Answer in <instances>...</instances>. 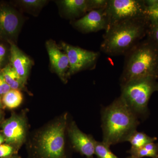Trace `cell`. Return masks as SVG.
<instances>
[{
    "instance_id": "9c48e42d",
    "label": "cell",
    "mask_w": 158,
    "mask_h": 158,
    "mask_svg": "<svg viewBox=\"0 0 158 158\" xmlns=\"http://www.w3.org/2000/svg\"><path fill=\"white\" fill-rule=\"evenodd\" d=\"M23 24V19L17 10L9 5H0V38L8 42L16 39Z\"/></svg>"
},
{
    "instance_id": "7c38bea8",
    "label": "cell",
    "mask_w": 158,
    "mask_h": 158,
    "mask_svg": "<svg viewBox=\"0 0 158 158\" xmlns=\"http://www.w3.org/2000/svg\"><path fill=\"white\" fill-rule=\"evenodd\" d=\"M46 48L48 53L51 66L62 81L67 82V73L69 69V61L67 55L62 52L55 41H46Z\"/></svg>"
},
{
    "instance_id": "7402d4cb",
    "label": "cell",
    "mask_w": 158,
    "mask_h": 158,
    "mask_svg": "<svg viewBox=\"0 0 158 158\" xmlns=\"http://www.w3.org/2000/svg\"><path fill=\"white\" fill-rule=\"evenodd\" d=\"M19 151L10 144L4 143L0 145V158H10L18 154Z\"/></svg>"
},
{
    "instance_id": "4316f807",
    "label": "cell",
    "mask_w": 158,
    "mask_h": 158,
    "mask_svg": "<svg viewBox=\"0 0 158 158\" xmlns=\"http://www.w3.org/2000/svg\"><path fill=\"white\" fill-rule=\"evenodd\" d=\"M5 119V113L3 109H0V126Z\"/></svg>"
},
{
    "instance_id": "9a60e30c",
    "label": "cell",
    "mask_w": 158,
    "mask_h": 158,
    "mask_svg": "<svg viewBox=\"0 0 158 158\" xmlns=\"http://www.w3.org/2000/svg\"><path fill=\"white\" fill-rule=\"evenodd\" d=\"M2 71L6 81L11 89L21 90L24 88L26 84L9 63L2 69Z\"/></svg>"
},
{
    "instance_id": "52a82bcc",
    "label": "cell",
    "mask_w": 158,
    "mask_h": 158,
    "mask_svg": "<svg viewBox=\"0 0 158 158\" xmlns=\"http://www.w3.org/2000/svg\"><path fill=\"white\" fill-rule=\"evenodd\" d=\"M60 48L67 55L69 61L67 78L86 69L95 68L100 56L99 52L87 50L62 42Z\"/></svg>"
},
{
    "instance_id": "484cf974",
    "label": "cell",
    "mask_w": 158,
    "mask_h": 158,
    "mask_svg": "<svg viewBox=\"0 0 158 158\" xmlns=\"http://www.w3.org/2000/svg\"><path fill=\"white\" fill-rule=\"evenodd\" d=\"M11 89L4 77L2 69H0V95L2 96Z\"/></svg>"
},
{
    "instance_id": "5b68a950",
    "label": "cell",
    "mask_w": 158,
    "mask_h": 158,
    "mask_svg": "<svg viewBox=\"0 0 158 158\" xmlns=\"http://www.w3.org/2000/svg\"><path fill=\"white\" fill-rule=\"evenodd\" d=\"M157 79L143 78L132 80L121 85V98L138 116L146 112L149 99L158 90Z\"/></svg>"
},
{
    "instance_id": "ffe728a7",
    "label": "cell",
    "mask_w": 158,
    "mask_h": 158,
    "mask_svg": "<svg viewBox=\"0 0 158 158\" xmlns=\"http://www.w3.org/2000/svg\"><path fill=\"white\" fill-rule=\"evenodd\" d=\"M94 155L98 158H119L110 150V147L103 142L95 141Z\"/></svg>"
},
{
    "instance_id": "6da1fadb",
    "label": "cell",
    "mask_w": 158,
    "mask_h": 158,
    "mask_svg": "<svg viewBox=\"0 0 158 158\" xmlns=\"http://www.w3.org/2000/svg\"><path fill=\"white\" fill-rule=\"evenodd\" d=\"M102 118V142L109 147L127 141L139 123L137 114L120 96L105 108Z\"/></svg>"
},
{
    "instance_id": "44dd1931",
    "label": "cell",
    "mask_w": 158,
    "mask_h": 158,
    "mask_svg": "<svg viewBox=\"0 0 158 158\" xmlns=\"http://www.w3.org/2000/svg\"><path fill=\"white\" fill-rule=\"evenodd\" d=\"M45 0H21L18 2L23 9L30 11H35L42 9L47 2Z\"/></svg>"
},
{
    "instance_id": "7a4b0ae2",
    "label": "cell",
    "mask_w": 158,
    "mask_h": 158,
    "mask_svg": "<svg viewBox=\"0 0 158 158\" xmlns=\"http://www.w3.org/2000/svg\"><path fill=\"white\" fill-rule=\"evenodd\" d=\"M147 19H135L117 23L106 31L100 50L108 56H125L147 35Z\"/></svg>"
},
{
    "instance_id": "d4e9b609",
    "label": "cell",
    "mask_w": 158,
    "mask_h": 158,
    "mask_svg": "<svg viewBox=\"0 0 158 158\" xmlns=\"http://www.w3.org/2000/svg\"><path fill=\"white\" fill-rule=\"evenodd\" d=\"M108 0H89L90 11L104 9L106 7Z\"/></svg>"
},
{
    "instance_id": "ba28073f",
    "label": "cell",
    "mask_w": 158,
    "mask_h": 158,
    "mask_svg": "<svg viewBox=\"0 0 158 158\" xmlns=\"http://www.w3.org/2000/svg\"><path fill=\"white\" fill-rule=\"evenodd\" d=\"M5 138V143L19 150L27 138L28 124L24 114L13 113L10 117L5 119L0 126Z\"/></svg>"
},
{
    "instance_id": "4fadbf2b",
    "label": "cell",
    "mask_w": 158,
    "mask_h": 158,
    "mask_svg": "<svg viewBox=\"0 0 158 158\" xmlns=\"http://www.w3.org/2000/svg\"><path fill=\"white\" fill-rule=\"evenodd\" d=\"M8 43L10 44L9 64L22 79L23 81L27 84L33 62L14 42Z\"/></svg>"
},
{
    "instance_id": "8992f818",
    "label": "cell",
    "mask_w": 158,
    "mask_h": 158,
    "mask_svg": "<svg viewBox=\"0 0 158 158\" xmlns=\"http://www.w3.org/2000/svg\"><path fill=\"white\" fill-rule=\"evenodd\" d=\"M106 12L107 31L112 26L121 22L146 18V6L144 1L142 0H108Z\"/></svg>"
},
{
    "instance_id": "2e32d148",
    "label": "cell",
    "mask_w": 158,
    "mask_h": 158,
    "mask_svg": "<svg viewBox=\"0 0 158 158\" xmlns=\"http://www.w3.org/2000/svg\"><path fill=\"white\" fill-rule=\"evenodd\" d=\"M23 101V95L20 90L11 89L2 96L4 108L13 110L18 107Z\"/></svg>"
},
{
    "instance_id": "3957f363",
    "label": "cell",
    "mask_w": 158,
    "mask_h": 158,
    "mask_svg": "<svg viewBox=\"0 0 158 158\" xmlns=\"http://www.w3.org/2000/svg\"><path fill=\"white\" fill-rule=\"evenodd\" d=\"M125 56L121 86L135 79H158V46L150 40H141Z\"/></svg>"
},
{
    "instance_id": "f1b7e54d",
    "label": "cell",
    "mask_w": 158,
    "mask_h": 158,
    "mask_svg": "<svg viewBox=\"0 0 158 158\" xmlns=\"http://www.w3.org/2000/svg\"><path fill=\"white\" fill-rule=\"evenodd\" d=\"M4 106L2 102V96L0 95V109H4Z\"/></svg>"
},
{
    "instance_id": "e0dca14e",
    "label": "cell",
    "mask_w": 158,
    "mask_h": 158,
    "mask_svg": "<svg viewBox=\"0 0 158 158\" xmlns=\"http://www.w3.org/2000/svg\"><path fill=\"white\" fill-rule=\"evenodd\" d=\"M156 140V138H152L145 133L136 131L130 136L127 141L129 142L131 145L130 149L137 150L144 147L146 144L154 142Z\"/></svg>"
},
{
    "instance_id": "83f0119b",
    "label": "cell",
    "mask_w": 158,
    "mask_h": 158,
    "mask_svg": "<svg viewBox=\"0 0 158 158\" xmlns=\"http://www.w3.org/2000/svg\"><path fill=\"white\" fill-rule=\"evenodd\" d=\"M5 143V138L2 132H0V145Z\"/></svg>"
},
{
    "instance_id": "ac0fdd59",
    "label": "cell",
    "mask_w": 158,
    "mask_h": 158,
    "mask_svg": "<svg viewBox=\"0 0 158 158\" xmlns=\"http://www.w3.org/2000/svg\"><path fill=\"white\" fill-rule=\"evenodd\" d=\"M131 156L135 158L149 157L152 158H158V144L152 142L146 144L139 149L131 150L128 152Z\"/></svg>"
},
{
    "instance_id": "277c9868",
    "label": "cell",
    "mask_w": 158,
    "mask_h": 158,
    "mask_svg": "<svg viewBox=\"0 0 158 158\" xmlns=\"http://www.w3.org/2000/svg\"><path fill=\"white\" fill-rule=\"evenodd\" d=\"M67 125L65 113L40 131L29 148L27 158H68L65 148Z\"/></svg>"
},
{
    "instance_id": "603a6c76",
    "label": "cell",
    "mask_w": 158,
    "mask_h": 158,
    "mask_svg": "<svg viewBox=\"0 0 158 158\" xmlns=\"http://www.w3.org/2000/svg\"><path fill=\"white\" fill-rule=\"evenodd\" d=\"M10 51L6 45L0 43V69H2L7 64L9 60Z\"/></svg>"
},
{
    "instance_id": "d6986e66",
    "label": "cell",
    "mask_w": 158,
    "mask_h": 158,
    "mask_svg": "<svg viewBox=\"0 0 158 158\" xmlns=\"http://www.w3.org/2000/svg\"><path fill=\"white\" fill-rule=\"evenodd\" d=\"M146 6V19L149 25L158 24V0L144 1Z\"/></svg>"
},
{
    "instance_id": "8fae6325",
    "label": "cell",
    "mask_w": 158,
    "mask_h": 158,
    "mask_svg": "<svg viewBox=\"0 0 158 158\" xmlns=\"http://www.w3.org/2000/svg\"><path fill=\"white\" fill-rule=\"evenodd\" d=\"M67 129L73 149L87 158H93L95 140L93 137L83 132L74 121L71 123Z\"/></svg>"
},
{
    "instance_id": "1f68e13d",
    "label": "cell",
    "mask_w": 158,
    "mask_h": 158,
    "mask_svg": "<svg viewBox=\"0 0 158 158\" xmlns=\"http://www.w3.org/2000/svg\"></svg>"
},
{
    "instance_id": "cb8c5ba5",
    "label": "cell",
    "mask_w": 158,
    "mask_h": 158,
    "mask_svg": "<svg viewBox=\"0 0 158 158\" xmlns=\"http://www.w3.org/2000/svg\"><path fill=\"white\" fill-rule=\"evenodd\" d=\"M146 35L148 38L158 46V24L149 25Z\"/></svg>"
},
{
    "instance_id": "5bb4252c",
    "label": "cell",
    "mask_w": 158,
    "mask_h": 158,
    "mask_svg": "<svg viewBox=\"0 0 158 158\" xmlns=\"http://www.w3.org/2000/svg\"><path fill=\"white\" fill-rule=\"evenodd\" d=\"M66 17L74 19L90 11L89 0H62L59 2Z\"/></svg>"
},
{
    "instance_id": "30bf717a",
    "label": "cell",
    "mask_w": 158,
    "mask_h": 158,
    "mask_svg": "<svg viewBox=\"0 0 158 158\" xmlns=\"http://www.w3.org/2000/svg\"><path fill=\"white\" fill-rule=\"evenodd\" d=\"M106 8L89 11L83 17L73 22V26L78 31L85 34L102 30L106 31L108 19Z\"/></svg>"
},
{
    "instance_id": "f546056e",
    "label": "cell",
    "mask_w": 158,
    "mask_h": 158,
    "mask_svg": "<svg viewBox=\"0 0 158 158\" xmlns=\"http://www.w3.org/2000/svg\"><path fill=\"white\" fill-rule=\"evenodd\" d=\"M10 158H21V157L19 155H18L16 154L12 156Z\"/></svg>"
},
{
    "instance_id": "4dcf8cb0",
    "label": "cell",
    "mask_w": 158,
    "mask_h": 158,
    "mask_svg": "<svg viewBox=\"0 0 158 158\" xmlns=\"http://www.w3.org/2000/svg\"><path fill=\"white\" fill-rule=\"evenodd\" d=\"M126 158H135L134 157L132 156H130Z\"/></svg>"
}]
</instances>
